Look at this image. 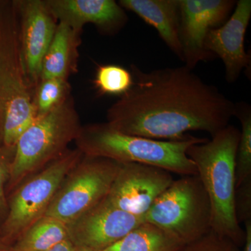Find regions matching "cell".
<instances>
[{
	"label": "cell",
	"mask_w": 251,
	"mask_h": 251,
	"mask_svg": "<svg viewBox=\"0 0 251 251\" xmlns=\"http://www.w3.org/2000/svg\"><path fill=\"white\" fill-rule=\"evenodd\" d=\"M133 84L107 110V123L125 134L182 140L188 132L214 136L235 116V104L186 66L144 72L130 65Z\"/></svg>",
	"instance_id": "6da1fadb"
},
{
	"label": "cell",
	"mask_w": 251,
	"mask_h": 251,
	"mask_svg": "<svg viewBox=\"0 0 251 251\" xmlns=\"http://www.w3.org/2000/svg\"><path fill=\"white\" fill-rule=\"evenodd\" d=\"M240 130L227 125L211 139L194 144L186 154L195 163L211 208V230L243 247L245 232L234 213L235 160Z\"/></svg>",
	"instance_id": "7a4b0ae2"
},
{
	"label": "cell",
	"mask_w": 251,
	"mask_h": 251,
	"mask_svg": "<svg viewBox=\"0 0 251 251\" xmlns=\"http://www.w3.org/2000/svg\"><path fill=\"white\" fill-rule=\"evenodd\" d=\"M207 140L192 135L176 141L150 139L121 133L105 122L82 125L74 142L87 156L149 165L186 176L197 175L195 163L186 154L188 149Z\"/></svg>",
	"instance_id": "3957f363"
},
{
	"label": "cell",
	"mask_w": 251,
	"mask_h": 251,
	"mask_svg": "<svg viewBox=\"0 0 251 251\" xmlns=\"http://www.w3.org/2000/svg\"><path fill=\"white\" fill-rule=\"evenodd\" d=\"M82 127L72 94L62 103L35 121L21 135L16 151L6 194L67 151Z\"/></svg>",
	"instance_id": "277c9868"
},
{
	"label": "cell",
	"mask_w": 251,
	"mask_h": 251,
	"mask_svg": "<svg viewBox=\"0 0 251 251\" xmlns=\"http://www.w3.org/2000/svg\"><path fill=\"white\" fill-rule=\"evenodd\" d=\"M185 246L211 230L210 201L198 175L174 180L145 215Z\"/></svg>",
	"instance_id": "5b68a950"
},
{
	"label": "cell",
	"mask_w": 251,
	"mask_h": 251,
	"mask_svg": "<svg viewBox=\"0 0 251 251\" xmlns=\"http://www.w3.org/2000/svg\"><path fill=\"white\" fill-rule=\"evenodd\" d=\"M82 155L78 149L68 150L15 188L8 196L9 211L0 228L1 240L12 247L31 225L45 215L64 178Z\"/></svg>",
	"instance_id": "8992f818"
},
{
	"label": "cell",
	"mask_w": 251,
	"mask_h": 251,
	"mask_svg": "<svg viewBox=\"0 0 251 251\" xmlns=\"http://www.w3.org/2000/svg\"><path fill=\"white\" fill-rule=\"evenodd\" d=\"M122 164L82 155L64 178L44 216L71 224L106 197Z\"/></svg>",
	"instance_id": "52a82bcc"
},
{
	"label": "cell",
	"mask_w": 251,
	"mask_h": 251,
	"mask_svg": "<svg viewBox=\"0 0 251 251\" xmlns=\"http://www.w3.org/2000/svg\"><path fill=\"white\" fill-rule=\"evenodd\" d=\"M33 95L21 56L16 0H3L0 4V146L8 103Z\"/></svg>",
	"instance_id": "ba28073f"
},
{
	"label": "cell",
	"mask_w": 251,
	"mask_h": 251,
	"mask_svg": "<svg viewBox=\"0 0 251 251\" xmlns=\"http://www.w3.org/2000/svg\"><path fill=\"white\" fill-rule=\"evenodd\" d=\"M234 0H179V40L184 66L193 70L198 63L215 58L206 50L204 39L221 27L235 7Z\"/></svg>",
	"instance_id": "9c48e42d"
},
{
	"label": "cell",
	"mask_w": 251,
	"mask_h": 251,
	"mask_svg": "<svg viewBox=\"0 0 251 251\" xmlns=\"http://www.w3.org/2000/svg\"><path fill=\"white\" fill-rule=\"evenodd\" d=\"M173 181L171 173L158 167L122 163L105 200L117 209L145 217Z\"/></svg>",
	"instance_id": "30bf717a"
},
{
	"label": "cell",
	"mask_w": 251,
	"mask_h": 251,
	"mask_svg": "<svg viewBox=\"0 0 251 251\" xmlns=\"http://www.w3.org/2000/svg\"><path fill=\"white\" fill-rule=\"evenodd\" d=\"M21 56L28 83L35 90L43 60L55 34L57 22L46 0H16Z\"/></svg>",
	"instance_id": "8fae6325"
},
{
	"label": "cell",
	"mask_w": 251,
	"mask_h": 251,
	"mask_svg": "<svg viewBox=\"0 0 251 251\" xmlns=\"http://www.w3.org/2000/svg\"><path fill=\"white\" fill-rule=\"evenodd\" d=\"M144 216L126 212L104 198L71 224L69 239L77 247L102 251L145 222Z\"/></svg>",
	"instance_id": "7c38bea8"
},
{
	"label": "cell",
	"mask_w": 251,
	"mask_h": 251,
	"mask_svg": "<svg viewBox=\"0 0 251 251\" xmlns=\"http://www.w3.org/2000/svg\"><path fill=\"white\" fill-rule=\"evenodd\" d=\"M251 18V0H239L227 21L211 29L204 39L206 50L222 59L228 83L235 82L243 70L251 67V54L244 46Z\"/></svg>",
	"instance_id": "4fadbf2b"
},
{
	"label": "cell",
	"mask_w": 251,
	"mask_h": 251,
	"mask_svg": "<svg viewBox=\"0 0 251 251\" xmlns=\"http://www.w3.org/2000/svg\"><path fill=\"white\" fill-rule=\"evenodd\" d=\"M57 22L82 33L94 24L102 34L114 35L128 22L125 9L114 0H46Z\"/></svg>",
	"instance_id": "5bb4252c"
},
{
	"label": "cell",
	"mask_w": 251,
	"mask_h": 251,
	"mask_svg": "<svg viewBox=\"0 0 251 251\" xmlns=\"http://www.w3.org/2000/svg\"><path fill=\"white\" fill-rule=\"evenodd\" d=\"M124 9L138 15L158 32L163 42L183 62L179 40V0H120Z\"/></svg>",
	"instance_id": "9a60e30c"
},
{
	"label": "cell",
	"mask_w": 251,
	"mask_h": 251,
	"mask_svg": "<svg viewBox=\"0 0 251 251\" xmlns=\"http://www.w3.org/2000/svg\"><path fill=\"white\" fill-rule=\"evenodd\" d=\"M81 33L58 23L55 34L45 54L41 68V80L60 78L69 80L77 71L78 47Z\"/></svg>",
	"instance_id": "2e32d148"
},
{
	"label": "cell",
	"mask_w": 251,
	"mask_h": 251,
	"mask_svg": "<svg viewBox=\"0 0 251 251\" xmlns=\"http://www.w3.org/2000/svg\"><path fill=\"white\" fill-rule=\"evenodd\" d=\"M184 247L163 229L145 221L102 251H181Z\"/></svg>",
	"instance_id": "e0dca14e"
},
{
	"label": "cell",
	"mask_w": 251,
	"mask_h": 251,
	"mask_svg": "<svg viewBox=\"0 0 251 251\" xmlns=\"http://www.w3.org/2000/svg\"><path fill=\"white\" fill-rule=\"evenodd\" d=\"M69 239L67 225L44 216L31 225L13 244L11 251L49 250Z\"/></svg>",
	"instance_id": "ac0fdd59"
},
{
	"label": "cell",
	"mask_w": 251,
	"mask_h": 251,
	"mask_svg": "<svg viewBox=\"0 0 251 251\" xmlns=\"http://www.w3.org/2000/svg\"><path fill=\"white\" fill-rule=\"evenodd\" d=\"M235 116L241 123L235 160V188L251 179V108L246 103L235 104Z\"/></svg>",
	"instance_id": "d6986e66"
},
{
	"label": "cell",
	"mask_w": 251,
	"mask_h": 251,
	"mask_svg": "<svg viewBox=\"0 0 251 251\" xmlns=\"http://www.w3.org/2000/svg\"><path fill=\"white\" fill-rule=\"evenodd\" d=\"M69 80L60 78L41 80L33 95L36 118L57 108L71 95Z\"/></svg>",
	"instance_id": "ffe728a7"
},
{
	"label": "cell",
	"mask_w": 251,
	"mask_h": 251,
	"mask_svg": "<svg viewBox=\"0 0 251 251\" xmlns=\"http://www.w3.org/2000/svg\"><path fill=\"white\" fill-rule=\"evenodd\" d=\"M100 95H120L130 90L133 84L130 71L116 64L99 65L94 80Z\"/></svg>",
	"instance_id": "44dd1931"
},
{
	"label": "cell",
	"mask_w": 251,
	"mask_h": 251,
	"mask_svg": "<svg viewBox=\"0 0 251 251\" xmlns=\"http://www.w3.org/2000/svg\"><path fill=\"white\" fill-rule=\"evenodd\" d=\"M16 146H0V228L4 224L9 211L6 186L11 175Z\"/></svg>",
	"instance_id": "7402d4cb"
},
{
	"label": "cell",
	"mask_w": 251,
	"mask_h": 251,
	"mask_svg": "<svg viewBox=\"0 0 251 251\" xmlns=\"http://www.w3.org/2000/svg\"><path fill=\"white\" fill-rule=\"evenodd\" d=\"M181 251H241L233 242L211 230L195 242L186 244Z\"/></svg>",
	"instance_id": "603a6c76"
},
{
	"label": "cell",
	"mask_w": 251,
	"mask_h": 251,
	"mask_svg": "<svg viewBox=\"0 0 251 251\" xmlns=\"http://www.w3.org/2000/svg\"><path fill=\"white\" fill-rule=\"evenodd\" d=\"M234 206L239 224L251 220V179L246 180L235 188Z\"/></svg>",
	"instance_id": "cb8c5ba5"
},
{
	"label": "cell",
	"mask_w": 251,
	"mask_h": 251,
	"mask_svg": "<svg viewBox=\"0 0 251 251\" xmlns=\"http://www.w3.org/2000/svg\"><path fill=\"white\" fill-rule=\"evenodd\" d=\"M77 249V247L70 239H68L57 244L55 247L51 248L49 250L44 251H76Z\"/></svg>",
	"instance_id": "d4e9b609"
},
{
	"label": "cell",
	"mask_w": 251,
	"mask_h": 251,
	"mask_svg": "<svg viewBox=\"0 0 251 251\" xmlns=\"http://www.w3.org/2000/svg\"><path fill=\"white\" fill-rule=\"evenodd\" d=\"M245 226V239L243 244V250L241 251H251V220L244 223Z\"/></svg>",
	"instance_id": "484cf974"
},
{
	"label": "cell",
	"mask_w": 251,
	"mask_h": 251,
	"mask_svg": "<svg viewBox=\"0 0 251 251\" xmlns=\"http://www.w3.org/2000/svg\"><path fill=\"white\" fill-rule=\"evenodd\" d=\"M11 246L5 244V243L3 242L2 240L0 239V251H11Z\"/></svg>",
	"instance_id": "4316f807"
},
{
	"label": "cell",
	"mask_w": 251,
	"mask_h": 251,
	"mask_svg": "<svg viewBox=\"0 0 251 251\" xmlns=\"http://www.w3.org/2000/svg\"><path fill=\"white\" fill-rule=\"evenodd\" d=\"M76 251H96L93 250H91V249H85V248H80L77 247V249Z\"/></svg>",
	"instance_id": "83f0119b"
},
{
	"label": "cell",
	"mask_w": 251,
	"mask_h": 251,
	"mask_svg": "<svg viewBox=\"0 0 251 251\" xmlns=\"http://www.w3.org/2000/svg\"><path fill=\"white\" fill-rule=\"evenodd\" d=\"M3 0H0V4H1V2H2Z\"/></svg>",
	"instance_id": "f1b7e54d"
}]
</instances>
